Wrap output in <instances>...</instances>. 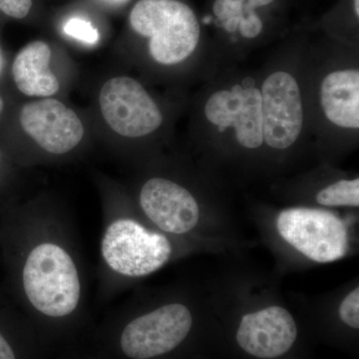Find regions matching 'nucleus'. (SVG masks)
<instances>
[{"mask_svg": "<svg viewBox=\"0 0 359 359\" xmlns=\"http://www.w3.org/2000/svg\"><path fill=\"white\" fill-rule=\"evenodd\" d=\"M0 250L18 306L34 318L61 323L86 306V278L72 223L41 208L6 212Z\"/></svg>", "mask_w": 359, "mask_h": 359, "instance_id": "obj_1", "label": "nucleus"}, {"mask_svg": "<svg viewBox=\"0 0 359 359\" xmlns=\"http://www.w3.org/2000/svg\"><path fill=\"white\" fill-rule=\"evenodd\" d=\"M150 224L116 205L106 211L99 248L103 297H112L124 283L152 275L173 259L171 236Z\"/></svg>", "mask_w": 359, "mask_h": 359, "instance_id": "obj_2", "label": "nucleus"}, {"mask_svg": "<svg viewBox=\"0 0 359 359\" xmlns=\"http://www.w3.org/2000/svg\"><path fill=\"white\" fill-rule=\"evenodd\" d=\"M130 23L135 32L150 39L149 50L161 65L185 60L199 42L195 13L177 0H140L132 9Z\"/></svg>", "mask_w": 359, "mask_h": 359, "instance_id": "obj_3", "label": "nucleus"}, {"mask_svg": "<svg viewBox=\"0 0 359 359\" xmlns=\"http://www.w3.org/2000/svg\"><path fill=\"white\" fill-rule=\"evenodd\" d=\"M193 314L183 302L158 304L133 316L123 325L119 347L130 359H153L183 344L193 327Z\"/></svg>", "mask_w": 359, "mask_h": 359, "instance_id": "obj_4", "label": "nucleus"}, {"mask_svg": "<svg viewBox=\"0 0 359 359\" xmlns=\"http://www.w3.org/2000/svg\"><path fill=\"white\" fill-rule=\"evenodd\" d=\"M276 229L287 244L316 263L339 261L348 250L346 224L325 210H285L276 219Z\"/></svg>", "mask_w": 359, "mask_h": 359, "instance_id": "obj_5", "label": "nucleus"}, {"mask_svg": "<svg viewBox=\"0 0 359 359\" xmlns=\"http://www.w3.org/2000/svg\"><path fill=\"white\" fill-rule=\"evenodd\" d=\"M101 112L116 133L127 138H140L156 131L163 122L157 104L133 78L108 80L99 96Z\"/></svg>", "mask_w": 359, "mask_h": 359, "instance_id": "obj_6", "label": "nucleus"}, {"mask_svg": "<svg viewBox=\"0 0 359 359\" xmlns=\"http://www.w3.org/2000/svg\"><path fill=\"white\" fill-rule=\"evenodd\" d=\"M141 212L155 228L171 237L195 230L200 221V208L190 191L172 180L154 177L139 193Z\"/></svg>", "mask_w": 359, "mask_h": 359, "instance_id": "obj_7", "label": "nucleus"}, {"mask_svg": "<svg viewBox=\"0 0 359 359\" xmlns=\"http://www.w3.org/2000/svg\"><path fill=\"white\" fill-rule=\"evenodd\" d=\"M261 96L264 142L271 148H289L304 122L299 85L289 73L278 71L266 78Z\"/></svg>", "mask_w": 359, "mask_h": 359, "instance_id": "obj_8", "label": "nucleus"}, {"mask_svg": "<svg viewBox=\"0 0 359 359\" xmlns=\"http://www.w3.org/2000/svg\"><path fill=\"white\" fill-rule=\"evenodd\" d=\"M20 124L42 150L53 156L74 150L84 136L83 124L76 113L56 99L26 104L20 112Z\"/></svg>", "mask_w": 359, "mask_h": 359, "instance_id": "obj_9", "label": "nucleus"}, {"mask_svg": "<svg viewBox=\"0 0 359 359\" xmlns=\"http://www.w3.org/2000/svg\"><path fill=\"white\" fill-rule=\"evenodd\" d=\"M205 114L219 132L233 127L238 143L245 148H259L264 143L261 92L254 87L236 85L231 91L216 92L205 104Z\"/></svg>", "mask_w": 359, "mask_h": 359, "instance_id": "obj_10", "label": "nucleus"}, {"mask_svg": "<svg viewBox=\"0 0 359 359\" xmlns=\"http://www.w3.org/2000/svg\"><path fill=\"white\" fill-rule=\"evenodd\" d=\"M297 337V323L290 311L271 306L245 314L236 339L245 353L257 358H278L292 348Z\"/></svg>", "mask_w": 359, "mask_h": 359, "instance_id": "obj_11", "label": "nucleus"}, {"mask_svg": "<svg viewBox=\"0 0 359 359\" xmlns=\"http://www.w3.org/2000/svg\"><path fill=\"white\" fill-rule=\"evenodd\" d=\"M51 49L43 41L26 45L14 59L13 75L20 92L27 96L49 97L59 90L57 77L49 69Z\"/></svg>", "mask_w": 359, "mask_h": 359, "instance_id": "obj_12", "label": "nucleus"}, {"mask_svg": "<svg viewBox=\"0 0 359 359\" xmlns=\"http://www.w3.org/2000/svg\"><path fill=\"white\" fill-rule=\"evenodd\" d=\"M321 104L328 119L344 128H359V72L335 71L321 85Z\"/></svg>", "mask_w": 359, "mask_h": 359, "instance_id": "obj_13", "label": "nucleus"}, {"mask_svg": "<svg viewBox=\"0 0 359 359\" xmlns=\"http://www.w3.org/2000/svg\"><path fill=\"white\" fill-rule=\"evenodd\" d=\"M273 0H216L214 13L229 32L240 30L245 39H255L263 29L257 7L268 6Z\"/></svg>", "mask_w": 359, "mask_h": 359, "instance_id": "obj_14", "label": "nucleus"}, {"mask_svg": "<svg viewBox=\"0 0 359 359\" xmlns=\"http://www.w3.org/2000/svg\"><path fill=\"white\" fill-rule=\"evenodd\" d=\"M316 202L323 207H358L359 179L341 180L321 190Z\"/></svg>", "mask_w": 359, "mask_h": 359, "instance_id": "obj_15", "label": "nucleus"}, {"mask_svg": "<svg viewBox=\"0 0 359 359\" xmlns=\"http://www.w3.org/2000/svg\"><path fill=\"white\" fill-rule=\"evenodd\" d=\"M11 306L8 302L0 297V359H20L9 328L13 320Z\"/></svg>", "mask_w": 359, "mask_h": 359, "instance_id": "obj_16", "label": "nucleus"}, {"mask_svg": "<svg viewBox=\"0 0 359 359\" xmlns=\"http://www.w3.org/2000/svg\"><path fill=\"white\" fill-rule=\"evenodd\" d=\"M65 32L73 39L87 44H96L100 39L98 30L88 21L81 18H71L66 22Z\"/></svg>", "mask_w": 359, "mask_h": 359, "instance_id": "obj_17", "label": "nucleus"}, {"mask_svg": "<svg viewBox=\"0 0 359 359\" xmlns=\"http://www.w3.org/2000/svg\"><path fill=\"white\" fill-rule=\"evenodd\" d=\"M340 320L353 328L359 327V289L356 287L342 299L339 309Z\"/></svg>", "mask_w": 359, "mask_h": 359, "instance_id": "obj_18", "label": "nucleus"}, {"mask_svg": "<svg viewBox=\"0 0 359 359\" xmlns=\"http://www.w3.org/2000/svg\"><path fill=\"white\" fill-rule=\"evenodd\" d=\"M32 7V0H0V11L13 18H25Z\"/></svg>", "mask_w": 359, "mask_h": 359, "instance_id": "obj_19", "label": "nucleus"}, {"mask_svg": "<svg viewBox=\"0 0 359 359\" xmlns=\"http://www.w3.org/2000/svg\"><path fill=\"white\" fill-rule=\"evenodd\" d=\"M354 11H355L356 15H359V0H354Z\"/></svg>", "mask_w": 359, "mask_h": 359, "instance_id": "obj_20", "label": "nucleus"}, {"mask_svg": "<svg viewBox=\"0 0 359 359\" xmlns=\"http://www.w3.org/2000/svg\"><path fill=\"white\" fill-rule=\"evenodd\" d=\"M2 109H4V100H2L1 97H0V112H1Z\"/></svg>", "mask_w": 359, "mask_h": 359, "instance_id": "obj_21", "label": "nucleus"}, {"mask_svg": "<svg viewBox=\"0 0 359 359\" xmlns=\"http://www.w3.org/2000/svg\"><path fill=\"white\" fill-rule=\"evenodd\" d=\"M2 164V157H1V153H0V167H1Z\"/></svg>", "mask_w": 359, "mask_h": 359, "instance_id": "obj_22", "label": "nucleus"}, {"mask_svg": "<svg viewBox=\"0 0 359 359\" xmlns=\"http://www.w3.org/2000/svg\"><path fill=\"white\" fill-rule=\"evenodd\" d=\"M1 63H2L1 54H0V68H1Z\"/></svg>", "mask_w": 359, "mask_h": 359, "instance_id": "obj_23", "label": "nucleus"}]
</instances>
